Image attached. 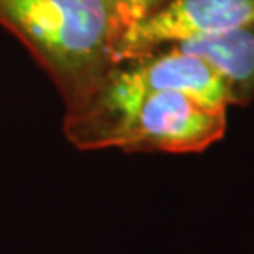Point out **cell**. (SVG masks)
Wrapping results in <instances>:
<instances>
[{
	"label": "cell",
	"mask_w": 254,
	"mask_h": 254,
	"mask_svg": "<svg viewBox=\"0 0 254 254\" xmlns=\"http://www.w3.org/2000/svg\"><path fill=\"white\" fill-rule=\"evenodd\" d=\"M228 108L179 91L147 94L115 141L125 153H201L220 141Z\"/></svg>",
	"instance_id": "2"
},
{
	"label": "cell",
	"mask_w": 254,
	"mask_h": 254,
	"mask_svg": "<svg viewBox=\"0 0 254 254\" xmlns=\"http://www.w3.org/2000/svg\"><path fill=\"white\" fill-rule=\"evenodd\" d=\"M172 47L203 61L217 73L228 108H245L254 102V25Z\"/></svg>",
	"instance_id": "4"
},
{
	"label": "cell",
	"mask_w": 254,
	"mask_h": 254,
	"mask_svg": "<svg viewBox=\"0 0 254 254\" xmlns=\"http://www.w3.org/2000/svg\"><path fill=\"white\" fill-rule=\"evenodd\" d=\"M254 25V0H168L119 38L115 61L125 63L187 40L218 36Z\"/></svg>",
	"instance_id": "3"
},
{
	"label": "cell",
	"mask_w": 254,
	"mask_h": 254,
	"mask_svg": "<svg viewBox=\"0 0 254 254\" xmlns=\"http://www.w3.org/2000/svg\"><path fill=\"white\" fill-rule=\"evenodd\" d=\"M108 2L113 11L117 34L121 38L128 28L134 27L137 21H141L147 13H151L168 0H108Z\"/></svg>",
	"instance_id": "5"
},
{
	"label": "cell",
	"mask_w": 254,
	"mask_h": 254,
	"mask_svg": "<svg viewBox=\"0 0 254 254\" xmlns=\"http://www.w3.org/2000/svg\"><path fill=\"white\" fill-rule=\"evenodd\" d=\"M0 25L49 73L66 113L81 108L117 64L108 0H0Z\"/></svg>",
	"instance_id": "1"
}]
</instances>
